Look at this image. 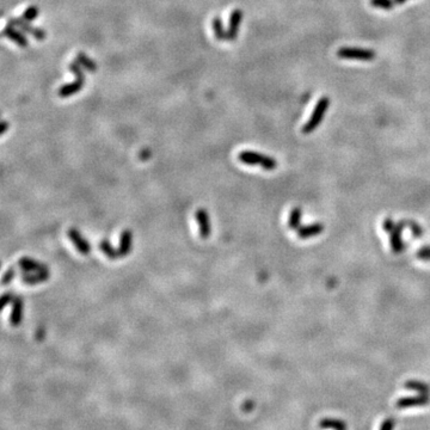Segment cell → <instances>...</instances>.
<instances>
[{"label": "cell", "mask_w": 430, "mask_h": 430, "mask_svg": "<svg viewBox=\"0 0 430 430\" xmlns=\"http://www.w3.org/2000/svg\"><path fill=\"white\" fill-rule=\"evenodd\" d=\"M132 232L128 230L123 231L122 235H121V241H120V246H118L117 249L113 248V246L110 245V243L107 241H103L101 242V244H99V249H101V251L103 254L105 255V256L110 258V260H118V258L127 256V255L130 252V249H132Z\"/></svg>", "instance_id": "6da1fadb"}, {"label": "cell", "mask_w": 430, "mask_h": 430, "mask_svg": "<svg viewBox=\"0 0 430 430\" xmlns=\"http://www.w3.org/2000/svg\"><path fill=\"white\" fill-rule=\"evenodd\" d=\"M83 70L84 68L80 66L77 61L71 62L70 71L74 74V76H76V80L72 83L65 84V85H62L60 89H59L58 95L60 96V97L62 98L71 97V96H73L74 93H78L83 89L84 83H85V76H84Z\"/></svg>", "instance_id": "7a4b0ae2"}, {"label": "cell", "mask_w": 430, "mask_h": 430, "mask_svg": "<svg viewBox=\"0 0 430 430\" xmlns=\"http://www.w3.org/2000/svg\"><path fill=\"white\" fill-rule=\"evenodd\" d=\"M404 223H394L393 220L385 219L384 221V229L389 236V244H391L392 251L394 254H401L404 251L405 245L403 242V229Z\"/></svg>", "instance_id": "3957f363"}, {"label": "cell", "mask_w": 430, "mask_h": 430, "mask_svg": "<svg viewBox=\"0 0 430 430\" xmlns=\"http://www.w3.org/2000/svg\"><path fill=\"white\" fill-rule=\"evenodd\" d=\"M329 107H330V98L326 97V96H323V97L317 102L316 107H314L312 114H311V117L308 118L307 122L304 124L301 132L304 134H311L312 132H314V130L319 127V124L322 123L323 118L325 116Z\"/></svg>", "instance_id": "277c9868"}, {"label": "cell", "mask_w": 430, "mask_h": 430, "mask_svg": "<svg viewBox=\"0 0 430 430\" xmlns=\"http://www.w3.org/2000/svg\"><path fill=\"white\" fill-rule=\"evenodd\" d=\"M238 159L243 164L251 165V166H261L264 170H274L277 166V161L275 159L255 151H242L238 155Z\"/></svg>", "instance_id": "5b68a950"}, {"label": "cell", "mask_w": 430, "mask_h": 430, "mask_svg": "<svg viewBox=\"0 0 430 430\" xmlns=\"http://www.w3.org/2000/svg\"><path fill=\"white\" fill-rule=\"evenodd\" d=\"M337 57L343 60L373 61L376 54L374 51L360 48V47H341L337 51Z\"/></svg>", "instance_id": "8992f818"}, {"label": "cell", "mask_w": 430, "mask_h": 430, "mask_svg": "<svg viewBox=\"0 0 430 430\" xmlns=\"http://www.w3.org/2000/svg\"><path fill=\"white\" fill-rule=\"evenodd\" d=\"M9 23L12 24V26L20 28V30L22 31H26V33H29L30 35H33L37 41H43V40L46 39V31L41 29V28H37L31 26L30 22L24 21L23 18H11V20H9Z\"/></svg>", "instance_id": "52a82bcc"}, {"label": "cell", "mask_w": 430, "mask_h": 430, "mask_svg": "<svg viewBox=\"0 0 430 430\" xmlns=\"http://www.w3.org/2000/svg\"><path fill=\"white\" fill-rule=\"evenodd\" d=\"M243 11L241 9H236L232 11V14L230 16L229 20V28H227V41H235L239 34V29H241L242 22H243Z\"/></svg>", "instance_id": "ba28073f"}, {"label": "cell", "mask_w": 430, "mask_h": 430, "mask_svg": "<svg viewBox=\"0 0 430 430\" xmlns=\"http://www.w3.org/2000/svg\"><path fill=\"white\" fill-rule=\"evenodd\" d=\"M68 237H70L71 242L76 246L77 251L82 255H89L91 252V245L86 241L84 237L80 235V232L76 229L68 230Z\"/></svg>", "instance_id": "9c48e42d"}, {"label": "cell", "mask_w": 430, "mask_h": 430, "mask_svg": "<svg viewBox=\"0 0 430 430\" xmlns=\"http://www.w3.org/2000/svg\"><path fill=\"white\" fill-rule=\"evenodd\" d=\"M430 397L429 394H418L415 397H404L397 400L395 403V407L398 409H406V407H413V406H423L429 403Z\"/></svg>", "instance_id": "30bf717a"}, {"label": "cell", "mask_w": 430, "mask_h": 430, "mask_svg": "<svg viewBox=\"0 0 430 430\" xmlns=\"http://www.w3.org/2000/svg\"><path fill=\"white\" fill-rule=\"evenodd\" d=\"M3 36L8 37L10 41L15 42L17 46L23 47V48H26V47L29 45L28 39L26 37V35L22 33V30H18L17 27L12 26L10 23L5 27L4 31H3Z\"/></svg>", "instance_id": "8fae6325"}, {"label": "cell", "mask_w": 430, "mask_h": 430, "mask_svg": "<svg viewBox=\"0 0 430 430\" xmlns=\"http://www.w3.org/2000/svg\"><path fill=\"white\" fill-rule=\"evenodd\" d=\"M196 223L198 225V231L202 238H208L211 232V225L209 220V215L203 208H200L196 211Z\"/></svg>", "instance_id": "7c38bea8"}, {"label": "cell", "mask_w": 430, "mask_h": 430, "mask_svg": "<svg viewBox=\"0 0 430 430\" xmlns=\"http://www.w3.org/2000/svg\"><path fill=\"white\" fill-rule=\"evenodd\" d=\"M18 266H20L26 273L48 272V268H47L45 264L31 260V258H27V257H24L23 260H21L20 263H18Z\"/></svg>", "instance_id": "4fadbf2b"}, {"label": "cell", "mask_w": 430, "mask_h": 430, "mask_svg": "<svg viewBox=\"0 0 430 430\" xmlns=\"http://www.w3.org/2000/svg\"><path fill=\"white\" fill-rule=\"evenodd\" d=\"M323 230L324 227L322 224L317 223V224H312V225L299 227L298 235L301 239H307V238H311V237H316L318 235H320V233L323 232Z\"/></svg>", "instance_id": "5bb4252c"}, {"label": "cell", "mask_w": 430, "mask_h": 430, "mask_svg": "<svg viewBox=\"0 0 430 430\" xmlns=\"http://www.w3.org/2000/svg\"><path fill=\"white\" fill-rule=\"evenodd\" d=\"M22 318H23V301H22L21 298H16L10 314L11 325L17 326L18 324H21Z\"/></svg>", "instance_id": "9a60e30c"}, {"label": "cell", "mask_w": 430, "mask_h": 430, "mask_svg": "<svg viewBox=\"0 0 430 430\" xmlns=\"http://www.w3.org/2000/svg\"><path fill=\"white\" fill-rule=\"evenodd\" d=\"M49 279V272H41V273H26L24 272L22 275V280L28 285H37V283H42Z\"/></svg>", "instance_id": "2e32d148"}, {"label": "cell", "mask_w": 430, "mask_h": 430, "mask_svg": "<svg viewBox=\"0 0 430 430\" xmlns=\"http://www.w3.org/2000/svg\"><path fill=\"white\" fill-rule=\"evenodd\" d=\"M322 429H332V430H347V424L341 419L325 418L322 419L319 423Z\"/></svg>", "instance_id": "e0dca14e"}, {"label": "cell", "mask_w": 430, "mask_h": 430, "mask_svg": "<svg viewBox=\"0 0 430 430\" xmlns=\"http://www.w3.org/2000/svg\"><path fill=\"white\" fill-rule=\"evenodd\" d=\"M76 61L84 68V70H86L89 72L97 71V64H96L95 61H92L91 59L87 57L86 54H84V53H78Z\"/></svg>", "instance_id": "ac0fdd59"}, {"label": "cell", "mask_w": 430, "mask_h": 430, "mask_svg": "<svg viewBox=\"0 0 430 430\" xmlns=\"http://www.w3.org/2000/svg\"><path fill=\"white\" fill-rule=\"evenodd\" d=\"M213 29H214V35L217 37L218 41H225L227 40V30L224 29L223 21L220 17H214L213 18Z\"/></svg>", "instance_id": "d6986e66"}, {"label": "cell", "mask_w": 430, "mask_h": 430, "mask_svg": "<svg viewBox=\"0 0 430 430\" xmlns=\"http://www.w3.org/2000/svg\"><path fill=\"white\" fill-rule=\"evenodd\" d=\"M405 388L413 389V391L418 392L420 394H429L430 391V387L425 382L417 381V380H409V381L405 382Z\"/></svg>", "instance_id": "ffe728a7"}, {"label": "cell", "mask_w": 430, "mask_h": 430, "mask_svg": "<svg viewBox=\"0 0 430 430\" xmlns=\"http://www.w3.org/2000/svg\"><path fill=\"white\" fill-rule=\"evenodd\" d=\"M300 223H301V209L299 207L293 208L291 211V215H289V221H288L289 227L293 230H298L299 227H300Z\"/></svg>", "instance_id": "44dd1931"}, {"label": "cell", "mask_w": 430, "mask_h": 430, "mask_svg": "<svg viewBox=\"0 0 430 430\" xmlns=\"http://www.w3.org/2000/svg\"><path fill=\"white\" fill-rule=\"evenodd\" d=\"M370 5L376 9H382V10L389 11L394 8V0H370Z\"/></svg>", "instance_id": "7402d4cb"}, {"label": "cell", "mask_w": 430, "mask_h": 430, "mask_svg": "<svg viewBox=\"0 0 430 430\" xmlns=\"http://www.w3.org/2000/svg\"><path fill=\"white\" fill-rule=\"evenodd\" d=\"M39 15H40L39 8L35 5H31L29 8L26 9V11H24L23 15H22V18L27 22H33L34 20H36Z\"/></svg>", "instance_id": "603a6c76"}, {"label": "cell", "mask_w": 430, "mask_h": 430, "mask_svg": "<svg viewBox=\"0 0 430 430\" xmlns=\"http://www.w3.org/2000/svg\"><path fill=\"white\" fill-rule=\"evenodd\" d=\"M403 223H404V225H405V226H407V227H409V229L411 230V232H412L413 237H416V238H418V237H422V236H423V230H422V227H420L417 223H415V221H412V220H406V221H403Z\"/></svg>", "instance_id": "cb8c5ba5"}, {"label": "cell", "mask_w": 430, "mask_h": 430, "mask_svg": "<svg viewBox=\"0 0 430 430\" xmlns=\"http://www.w3.org/2000/svg\"><path fill=\"white\" fill-rule=\"evenodd\" d=\"M417 258L422 261H430V246H423L416 254Z\"/></svg>", "instance_id": "d4e9b609"}, {"label": "cell", "mask_w": 430, "mask_h": 430, "mask_svg": "<svg viewBox=\"0 0 430 430\" xmlns=\"http://www.w3.org/2000/svg\"><path fill=\"white\" fill-rule=\"evenodd\" d=\"M395 426V419L393 417H389V418H386L384 422L381 423V425H380V430H393Z\"/></svg>", "instance_id": "484cf974"}, {"label": "cell", "mask_w": 430, "mask_h": 430, "mask_svg": "<svg viewBox=\"0 0 430 430\" xmlns=\"http://www.w3.org/2000/svg\"><path fill=\"white\" fill-rule=\"evenodd\" d=\"M14 276H15V270L14 269H10L4 275V279H3V283H4V285H6V283L11 282L12 279H14Z\"/></svg>", "instance_id": "4316f807"}, {"label": "cell", "mask_w": 430, "mask_h": 430, "mask_svg": "<svg viewBox=\"0 0 430 430\" xmlns=\"http://www.w3.org/2000/svg\"><path fill=\"white\" fill-rule=\"evenodd\" d=\"M14 300H15V299L12 298L11 294H4V297H3V299H2V306H3V308H4L5 306H8L9 302H11V301H14Z\"/></svg>", "instance_id": "83f0119b"}, {"label": "cell", "mask_w": 430, "mask_h": 430, "mask_svg": "<svg viewBox=\"0 0 430 430\" xmlns=\"http://www.w3.org/2000/svg\"><path fill=\"white\" fill-rule=\"evenodd\" d=\"M9 128V123L6 122V121H3V124H2V130H0V134H5V132H6V129Z\"/></svg>", "instance_id": "f1b7e54d"}, {"label": "cell", "mask_w": 430, "mask_h": 430, "mask_svg": "<svg viewBox=\"0 0 430 430\" xmlns=\"http://www.w3.org/2000/svg\"><path fill=\"white\" fill-rule=\"evenodd\" d=\"M407 0H394V3L395 4H398V5H401V4H405V3H406Z\"/></svg>", "instance_id": "f546056e"}]
</instances>
